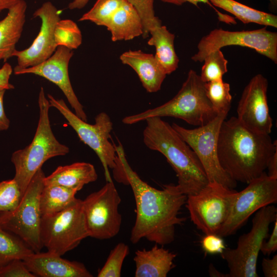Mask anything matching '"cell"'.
<instances>
[{
  "mask_svg": "<svg viewBox=\"0 0 277 277\" xmlns=\"http://www.w3.org/2000/svg\"><path fill=\"white\" fill-rule=\"evenodd\" d=\"M115 149L118 160L113 170L114 177L117 182L131 186L135 201L136 219L130 233L131 243L136 244L143 238L160 245L172 243L175 226L185 221L179 215L187 195L176 185H165L161 190L151 187L131 167L122 144L115 145Z\"/></svg>",
  "mask_w": 277,
  "mask_h": 277,
  "instance_id": "6da1fadb",
  "label": "cell"
},
{
  "mask_svg": "<svg viewBox=\"0 0 277 277\" xmlns=\"http://www.w3.org/2000/svg\"><path fill=\"white\" fill-rule=\"evenodd\" d=\"M277 150L276 141L269 134L254 132L232 116L222 124L217 142L220 165L235 182L248 184L266 169Z\"/></svg>",
  "mask_w": 277,
  "mask_h": 277,
  "instance_id": "7a4b0ae2",
  "label": "cell"
},
{
  "mask_svg": "<svg viewBox=\"0 0 277 277\" xmlns=\"http://www.w3.org/2000/svg\"><path fill=\"white\" fill-rule=\"evenodd\" d=\"M143 142L150 149L162 153L178 179L176 186L183 194H195L209 183L195 152L171 125L161 117L147 118Z\"/></svg>",
  "mask_w": 277,
  "mask_h": 277,
  "instance_id": "3957f363",
  "label": "cell"
},
{
  "mask_svg": "<svg viewBox=\"0 0 277 277\" xmlns=\"http://www.w3.org/2000/svg\"><path fill=\"white\" fill-rule=\"evenodd\" d=\"M38 104L39 119L31 143L14 151L11 157L15 171L13 179L23 195L32 178L46 161L69 152V148L58 142L52 132L49 116L51 106L43 87L39 92Z\"/></svg>",
  "mask_w": 277,
  "mask_h": 277,
  "instance_id": "277c9868",
  "label": "cell"
},
{
  "mask_svg": "<svg viewBox=\"0 0 277 277\" xmlns=\"http://www.w3.org/2000/svg\"><path fill=\"white\" fill-rule=\"evenodd\" d=\"M204 85L200 75L190 69L180 90L171 100L154 108L127 116L122 122L131 125L150 117L168 116L198 127L206 125L217 113L207 96Z\"/></svg>",
  "mask_w": 277,
  "mask_h": 277,
  "instance_id": "5b68a950",
  "label": "cell"
},
{
  "mask_svg": "<svg viewBox=\"0 0 277 277\" xmlns=\"http://www.w3.org/2000/svg\"><path fill=\"white\" fill-rule=\"evenodd\" d=\"M276 219L277 209L272 204L255 212L251 230L239 237L235 248H226L221 254L228 265V276H259L256 264L261 247L268 237L270 225Z\"/></svg>",
  "mask_w": 277,
  "mask_h": 277,
  "instance_id": "8992f818",
  "label": "cell"
},
{
  "mask_svg": "<svg viewBox=\"0 0 277 277\" xmlns=\"http://www.w3.org/2000/svg\"><path fill=\"white\" fill-rule=\"evenodd\" d=\"M45 177L42 168L38 170L29 183L17 208L13 211L0 212L1 226L20 238L34 252L43 248L39 196Z\"/></svg>",
  "mask_w": 277,
  "mask_h": 277,
  "instance_id": "52a82bcc",
  "label": "cell"
},
{
  "mask_svg": "<svg viewBox=\"0 0 277 277\" xmlns=\"http://www.w3.org/2000/svg\"><path fill=\"white\" fill-rule=\"evenodd\" d=\"M89 237L83 200L76 199L64 210L42 216L41 239L43 247L62 256Z\"/></svg>",
  "mask_w": 277,
  "mask_h": 277,
  "instance_id": "ba28073f",
  "label": "cell"
},
{
  "mask_svg": "<svg viewBox=\"0 0 277 277\" xmlns=\"http://www.w3.org/2000/svg\"><path fill=\"white\" fill-rule=\"evenodd\" d=\"M47 96L51 107L63 115L80 139L96 153L104 168L106 181H112L109 169L113 170L116 167L117 155L115 145L109 140L113 129L109 116L101 112L95 117V123L90 124L74 113L62 99H56L49 94Z\"/></svg>",
  "mask_w": 277,
  "mask_h": 277,
  "instance_id": "9c48e42d",
  "label": "cell"
},
{
  "mask_svg": "<svg viewBox=\"0 0 277 277\" xmlns=\"http://www.w3.org/2000/svg\"><path fill=\"white\" fill-rule=\"evenodd\" d=\"M229 111L218 113L208 123L190 129L173 123V128L195 152L206 173L209 182H216L233 189L237 182L221 167L217 155L220 128Z\"/></svg>",
  "mask_w": 277,
  "mask_h": 277,
  "instance_id": "30bf717a",
  "label": "cell"
},
{
  "mask_svg": "<svg viewBox=\"0 0 277 277\" xmlns=\"http://www.w3.org/2000/svg\"><path fill=\"white\" fill-rule=\"evenodd\" d=\"M237 191L216 182L195 194L187 196L191 221L205 234H217L229 215Z\"/></svg>",
  "mask_w": 277,
  "mask_h": 277,
  "instance_id": "8fae6325",
  "label": "cell"
},
{
  "mask_svg": "<svg viewBox=\"0 0 277 277\" xmlns=\"http://www.w3.org/2000/svg\"><path fill=\"white\" fill-rule=\"evenodd\" d=\"M121 199L112 181L83 201L89 237L107 240L119 232L122 222L119 212Z\"/></svg>",
  "mask_w": 277,
  "mask_h": 277,
  "instance_id": "7c38bea8",
  "label": "cell"
},
{
  "mask_svg": "<svg viewBox=\"0 0 277 277\" xmlns=\"http://www.w3.org/2000/svg\"><path fill=\"white\" fill-rule=\"evenodd\" d=\"M231 45L252 49L277 63V33L269 31L266 27L242 31L214 29L200 39L197 46V52L191 60L202 62L209 53Z\"/></svg>",
  "mask_w": 277,
  "mask_h": 277,
  "instance_id": "4fadbf2b",
  "label": "cell"
},
{
  "mask_svg": "<svg viewBox=\"0 0 277 277\" xmlns=\"http://www.w3.org/2000/svg\"><path fill=\"white\" fill-rule=\"evenodd\" d=\"M237 192L226 222L217 235L225 237L234 234L260 209L277 202V179L264 172Z\"/></svg>",
  "mask_w": 277,
  "mask_h": 277,
  "instance_id": "5bb4252c",
  "label": "cell"
},
{
  "mask_svg": "<svg viewBox=\"0 0 277 277\" xmlns=\"http://www.w3.org/2000/svg\"><path fill=\"white\" fill-rule=\"evenodd\" d=\"M268 80L261 74L253 76L242 92L237 107V118L254 132L269 134L272 127L267 101Z\"/></svg>",
  "mask_w": 277,
  "mask_h": 277,
  "instance_id": "9a60e30c",
  "label": "cell"
},
{
  "mask_svg": "<svg viewBox=\"0 0 277 277\" xmlns=\"http://www.w3.org/2000/svg\"><path fill=\"white\" fill-rule=\"evenodd\" d=\"M33 16L41 19L40 30L28 48L21 51L16 49L14 52L13 56L17 58L14 73L42 63L49 58L57 47L54 31L61 18L57 8L51 2H47L34 12Z\"/></svg>",
  "mask_w": 277,
  "mask_h": 277,
  "instance_id": "2e32d148",
  "label": "cell"
},
{
  "mask_svg": "<svg viewBox=\"0 0 277 277\" xmlns=\"http://www.w3.org/2000/svg\"><path fill=\"white\" fill-rule=\"evenodd\" d=\"M73 55L72 50L64 46H58L53 54L42 63L21 69L15 75L33 74L42 76L57 85L62 91L75 114L84 121L87 117L83 106L78 101L70 83L68 66Z\"/></svg>",
  "mask_w": 277,
  "mask_h": 277,
  "instance_id": "e0dca14e",
  "label": "cell"
},
{
  "mask_svg": "<svg viewBox=\"0 0 277 277\" xmlns=\"http://www.w3.org/2000/svg\"><path fill=\"white\" fill-rule=\"evenodd\" d=\"M23 261L29 270L36 276H93L83 263L69 261L48 251L46 252H34Z\"/></svg>",
  "mask_w": 277,
  "mask_h": 277,
  "instance_id": "ac0fdd59",
  "label": "cell"
},
{
  "mask_svg": "<svg viewBox=\"0 0 277 277\" xmlns=\"http://www.w3.org/2000/svg\"><path fill=\"white\" fill-rule=\"evenodd\" d=\"M120 59L123 64L131 67L137 74L148 92L160 90L166 74L152 54L141 50H129L123 53Z\"/></svg>",
  "mask_w": 277,
  "mask_h": 277,
  "instance_id": "d6986e66",
  "label": "cell"
},
{
  "mask_svg": "<svg viewBox=\"0 0 277 277\" xmlns=\"http://www.w3.org/2000/svg\"><path fill=\"white\" fill-rule=\"evenodd\" d=\"M176 254L155 244L150 249L135 252V277H166L175 265Z\"/></svg>",
  "mask_w": 277,
  "mask_h": 277,
  "instance_id": "ffe728a7",
  "label": "cell"
},
{
  "mask_svg": "<svg viewBox=\"0 0 277 277\" xmlns=\"http://www.w3.org/2000/svg\"><path fill=\"white\" fill-rule=\"evenodd\" d=\"M27 8L25 0H20L9 9L7 15L0 21V62L13 56L26 21Z\"/></svg>",
  "mask_w": 277,
  "mask_h": 277,
  "instance_id": "44dd1931",
  "label": "cell"
},
{
  "mask_svg": "<svg viewBox=\"0 0 277 277\" xmlns=\"http://www.w3.org/2000/svg\"><path fill=\"white\" fill-rule=\"evenodd\" d=\"M97 174L94 166L89 163L76 162L58 166L44 180L45 186L60 185L76 190H81L90 183L95 181Z\"/></svg>",
  "mask_w": 277,
  "mask_h": 277,
  "instance_id": "7402d4cb",
  "label": "cell"
},
{
  "mask_svg": "<svg viewBox=\"0 0 277 277\" xmlns=\"http://www.w3.org/2000/svg\"><path fill=\"white\" fill-rule=\"evenodd\" d=\"M113 42L128 41L142 36L143 26L135 8L125 0L105 26Z\"/></svg>",
  "mask_w": 277,
  "mask_h": 277,
  "instance_id": "603a6c76",
  "label": "cell"
},
{
  "mask_svg": "<svg viewBox=\"0 0 277 277\" xmlns=\"http://www.w3.org/2000/svg\"><path fill=\"white\" fill-rule=\"evenodd\" d=\"M149 35L151 37L147 44L155 47V58L165 73L167 75L171 74L176 70L179 62L174 49V34L165 26L160 25L152 28Z\"/></svg>",
  "mask_w": 277,
  "mask_h": 277,
  "instance_id": "cb8c5ba5",
  "label": "cell"
},
{
  "mask_svg": "<svg viewBox=\"0 0 277 277\" xmlns=\"http://www.w3.org/2000/svg\"><path fill=\"white\" fill-rule=\"evenodd\" d=\"M213 6L231 13L244 24L255 23L277 27V16L262 11L235 0H208Z\"/></svg>",
  "mask_w": 277,
  "mask_h": 277,
  "instance_id": "d4e9b609",
  "label": "cell"
},
{
  "mask_svg": "<svg viewBox=\"0 0 277 277\" xmlns=\"http://www.w3.org/2000/svg\"><path fill=\"white\" fill-rule=\"evenodd\" d=\"M77 192L75 189L60 185H44L39 196L42 215L53 214L66 208L76 200Z\"/></svg>",
  "mask_w": 277,
  "mask_h": 277,
  "instance_id": "484cf974",
  "label": "cell"
},
{
  "mask_svg": "<svg viewBox=\"0 0 277 277\" xmlns=\"http://www.w3.org/2000/svg\"><path fill=\"white\" fill-rule=\"evenodd\" d=\"M33 252L20 238L0 225V268L13 260H23Z\"/></svg>",
  "mask_w": 277,
  "mask_h": 277,
  "instance_id": "4316f807",
  "label": "cell"
},
{
  "mask_svg": "<svg viewBox=\"0 0 277 277\" xmlns=\"http://www.w3.org/2000/svg\"><path fill=\"white\" fill-rule=\"evenodd\" d=\"M56 45L64 46L71 50L77 49L82 43L81 31L77 24L69 19H60L56 24L54 31Z\"/></svg>",
  "mask_w": 277,
  "mask_h": 277,
  "instance_id": "83f0119b",
  "label": "cell"
},
{
  "mask_svg": "<svg viewBox=\"0 0 277 277\" xmlns=\"http://www.w3.org/2000/svg\"><path fill=\"white\" fill-rule=\"evenodd\" d=\"M204 86L207 96L214 110L217 113L229 111L232 100L229 84L220 80L205 83Z\"/></svg>",
  "mask_w": 277,
  "mask_h": 277,
  "instance_id": "f1b7e54d",
  "label": "cell"
},
{
  "mask_svg": "<svg viewBox=\"0 0 277 277\" xmlns=\"http://www.w3.org/2000/svg\"><path fill=\"white\" fill-rule=\"evenodd\" d=\"M125 0H97L92 8L84 13L78 21H89L98 26L106 24Z\"/></svg>",
  "mask_w": 277,
  "mask_h": 277,
  "instance_id": "f546056e",
  "label": "cell"
},
{
  "mask_svg": "<svg viewBox=\"0 0 277 277\" xmlns=\"http://www.w3.org/2000/svg\"><path fill=\"white\" fill-rule=\"evenodd\" d=\"M200 78L204 83L223 80L227 71L228 61L221 49L209 53L204 58Z\"/></svg>",
  "mask_w": 277,
  "mask_h": 277,
  "instance_id": "4dcf8cb0",
  "label": "cell"
},
{
  "mask_svg": "<svg viewBox=\"0 0 277 277\" xmlns=\"http://www.w3.org/2000/svg\"><path fill=\"white\" fill-rule=\"evenodd\" d=\"M129 252L128 246L122 242L117 244L110 252L98 277H120L124 261Z\"/></svg>",
  "mask_w": 277,
  "mask_h": 277,
  "instance_id": "1f68e13d",
  "label": "cell"
},
{
  "mask_svg": "<svg viewBox=\"0 0 277 277\" xmlns=\"http://www.w3.org/2000/svg\"><path fill=\"white\" fill-rule=\"evenodd\" d=\"M22 197L20 188L14 179L0 182V212L15 210Z\"/></svg>",
  "mask_w": 277,
  "mask_h": 277,
  "instance_id": "d6a6232c",
  "label": "cell"
},
{
  "mask_svg": "<svg viewBox=\"0 0 277 277\" xmlns=\"http://www.w3.org/2000/svg\"><path fill=\"white\" fill-rule=\"evenodd\" d=\"M130 3L138 12L143 26L142 37L146 38L149 36L150 31L156 26L162 25L159 17L155 15L153 8L154 0H126Z\"/></svg>",
  "mask_w": 277,
  "mask_h": 277,
  "instance_id": "836d02e7",
  "label": "cell"
},
{
  "mask_svg": "<svg viewBox=\"0 0 277 277\" xmlns=\"http://www.w3.org/2000/svg\"><path fill=\"white\" fill-rule=\"evenodd\" d=\"M0 277H36L21 259L13 260L0 268Z\"/></svg>",
  "mask_w": 277,
  "mask_h": 277,
  "instance_id": "e575fe53",
  "label": "cell"
},
{
  "mask_svg": "<svg viewBox=\"0 0 277 277\" xmlns=\"http://www.w3.org/2000/svg\"><path fill=\"white\" fill-rule=\"evenodd\" d=\"M222 238L216 234H205L201 241L203 250L210 254H221L226 248Z\"/></svg>",
  "mask_w": 277,
  "mask_h": 277,
  "instance_id": "d590c367",
  "label": "cell"
},
{
  "mask_svg": "<svg viewBox=\"0 0 277 277\" xmlns=\"http://www.w3.org/2000/svg\"><path fill=\"white\" fill-rule=\"evenodd\" d=\"M163 3L173 4L177 6H181L185 3H189L196 7L198 6L199 3H202L209 5L215 9L219 21L224 23L229 24L232 20L231 16L222 13L217 11L208 0H161Z\"/></svg>",
  "mask_w": 277,
  "mask_h": 277,
  "instance_id": "8d00e7d4",
  "label": "cell"
},
{
  "mask_svg": "<svg viewBox=\"0 0 277 277\" xmlns=\"http://www.w3.org/2000/svg\"><path fill=\"white\" fill-rule=\"evenodd\" d=\"M274 225L271 233L267 242H263L260 251L264 255H269L277 250V219L273 222Z\"/></svg>",
  "mask_w": 277,
  "mask_h": 277,
  "instance_id": "74e56055",
  "label": "cell"
},
{
  "mask_svg": "<svg viewBox=\"0 0 277 277\" xmlns=\"http://www.w3.org/2000/svg\"><path fill=\"white\" fill-rule=\"evenodd\" d=\"M262 268L265 277L277 276V255L272 258H264L262 261Z\"/></svg>",
  "mask_w": 277,
  "mask_h": 277,
  "instance_id": "f35d334b",
  "label": "cell"
},
{
  "mask_svg": "<svg viewBox=\"0 0 277 277\" xmlns=\"http://www.w3.org/2000/svg\"><path fill=\"white\" fill-rule=\"evenodd\" d=\"M11 66L8 63H5L2 68H0V87L6 90L13 89V85L9 83V79L12 73Z\"/></svg>",
  "mask_w": 277,
  "mask_h": 277,
  "instance_id": "ab89813d",
  "label": "cell"
},
{
  "mask_svg": "<svg viewBox=\"0 0 277 277\" xmlns=\"http://www.w3.org/2000/svg\"><path fill=\"white\" fill-rule=\"evenodd\" d=\"M6 89L0 87V131L7 130L10 126V121L4 108L3 99Z\"/></svg>",
  "mask_w": 277,
  "mask_h": 277,
  "instance_id": "60d3db41",
  "label": "cell"
},
{
  "mask_svg": "<svg viewBox=\"0 0 277 277\" xmlns=\"http://www.w3.org/2000/svg\"><path fill=\"white\" fill-rule=\"evenodd\" d=\"M266 169H268L267 175L269 177L277 179V150L269 159Z\"/></svg>",
  "mask_w": 277,
  "mask_h": 277,
  "instance_id": "b9f144b4",
  "label": "cell"
},
{
  "mask_svg": "<svg viewBox=\"0 0 277 277\" xmlns=\"http://www.w3.org/2000/svg\"><path fill=\"white\" fill-rule=\"evenodd\" d=\"M89 0H73L68 5V8L70 10L80 9L84 8Z\"/></svg>",
  "mask_w": 277,
  "mask_h": 277,
  "instance_id": "7bdbcfd3",
  "label": "cell"
},
{
  "mask_svg": "<svg viewBox=\"0 0 277 277\" xmlns=\"http://www.w3.org/2000/svg\"><path fill=\"white\" fill-rule=\"evenodd\" d=\"M20 0H0V12L4 10H8Z\"/></svg>",
  "mask_w": 277,
  "mask_h": 277,
  "instance_id": "ee69618b",
  "label": "cell"
},
{
  "mask_svg": "<svg viewBox=\"0 0 277 277\" xmlns=\"http://www.w3.org/2000/svg\"><path fill=\"white\" fill-rule=\"evenodd\" d=\"M272 7L275 8L277 5V0H269Z\"/></svg>",
  "mask_w": 277,
  "mask_h": 277,
  "instance_id": "f6af8a7d",
  "label": "cell"
}]
</instances>
